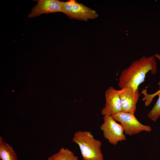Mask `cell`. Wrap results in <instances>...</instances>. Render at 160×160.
Listing matches in <instances>:
<instances>
[{
	"label": "cell",
	"mask_w": 160,
	"mask_h": 160,
	"mask_svg": "<svg viewBox=\"0 0 160 160\" xmlns=\"http://www.w3.org/2000/svg\"><path fill=\"white\" fill-rule=\"evenodd\" d=\"M154 56H143L139 60L132 62L128 68L121 72L118 85L121 89L131 88L138 90L139 86L145 81L149 71L155 74L157 71V63Z\"/></svg>",
	"instance_id": "cell-1"
},
{
	"label": "cell",
	"mask_w": 160,
	"mask_h": 160,
	"mask_svg": "<svg viewBox=\"0 0 160 160\" xmlns=\"http://www.w3.org/2000/svg\"><path fill=\"white\" fill-rule=\"evenodd\" d=\"M72 141L78 145L83 160H104L101 150L102 143L95 139L90 132H76Z\"/></svg>",
	"instance_id": "cell-2"
},
{
	"label": "cell",
	"mask_w": 160,
	"mask_h": 160,
	"mask_svg": "<svg viewBox=\"0 0 160 160\" xmlns=\"http://www.w3.org/2000/svg\"><path fill=\"white\" fill-rule=\"evenodd\" d=\"M62 12L72 19L87 21L98 16L96 11L75 0L64 2Z\"/></svg>",
	"instance_id": "cell-3"
},
{
	"label": "cell",
	"mask_w": 160,
	"mask_h": 160,
	"mask_svg": "<svg viewBox=\"0 0 160 160\" xmlns=\"http://www.w3.org/2000/svg\"><path fill=\"white\" fill-rule=\"evenodd\" d=\"M111 116L115 121L120 123L126 135L131 136L142 132H150L152 131L150 126L142 124L134 114L121 111Z\"/></svg>",
	"instance_id": "cell-4"
},
{
	"label": "cell",
	"mask_w": 160,
	"mask_h": 160,
	"mask_svg": "<svg viewBox=\"0 0 160 160\" xmlns=\"http://www.w3.org/2000/svg\"><path fill=\"white\" fill-rule=\"evenodd\" d=\"M103 122L100 127L104 137L111 144L116 145L119 142L125 140L126 137L121 125L112 117L104 116Z\"/></svg>",
	"instance_id": "cell-5"
},
{
	"label": "cell",
	"mask_w": 160,
	"mask_h": 160,
	"mask_svg": "<svg viewBox=\"0 0 160 160\" xmlns=\"http://www.w3.org/2000/svg\"><path fill=\"white\" fill-rule=\"evenodd\" d=\"M105 104L101 111L102 115L112 116L122 111L119 90L110 87L105 92Z\"/></svg>",
	"instance_id": "cell-6"
},
{
	"label": "cell",
	"mask_w": 160,
	"mask_h": 160,
	"mask_svg": "<svg viewBox=\"0 0 160 160\" xmlns=\"http://www.w3.org/2000/svg\"><path fill=\"white\" fill-rule=\"evenodd\" d=\"M122 111L134 114L140 94L138 90L126 87L119 90Z\"/></svg>",
	"instance_id": "cell-7"
},
{
	"label": "cell",
	"mask_w": 160,
	"mask_h": 160,
	"mask_svg": "<svg viewBox=\"0 0 160 160\" xmlns=\"http://www.w3.org/2000/svg\"><path fill=\"white\" fill-rule=\"evenodd\" d=\"M64 2L58 0H39L31 10L28 17L33 18L44 14L62 12Z\"/></svg>",
	"instance_id": "cell-8"
},
{
	"label": "cell",
	"mask_w": 160,
	"mask_h": 160,
	"mask_svg": "<svg viewBox=\"0 0 160 160\" xmlns=\"http://www.w3.org/2000/svg\"><path fill=\"white\" fill-rule=\"evenodd\" d=\"M142 93L144 95L142 100L145 101L144 104L145 106H148L151 103L156 96L157 95L159 96L157 101L148 115V117L149 119L156 122L160 116V89L152 94H148L144 90Z\"/></svg>",
	"instance_id": "cell-9"
},
{
	"label": "cell",
	"mask_w": 160,
	"mask_h": 160,
	"mask_svg": "<svg viewBox=\"0 0 160 160\" xmlns=\"http://www.w3.org/2000/svg\"><path fill=\"white\" fill-rule=\"evenodd\" d=\"M0 160H18L13 148L0 137Z\"/></svg>",
	"instance_id": "cell-10"
},
{
	"label": "cell",
	"mask_w": 160,
	"mask_h": 160,
	"mask_svg": "<svg viewBox=\"0 0 160 160\" xmlns=\"http://www.w3.org/2000/svg\"><path fill=\"white\" fill-rule=\"evenodd\" d=\"M48 160H79V159L74 153L67 148L63 147L49 157Z\"/></svg>",
	"instance_id": "cell-11"
},
{
	"label": "cell",
	"mask_w": 160,
	"mask_h": 160,
	"mask_svg": "<svg viewBox=\"0 0 160 160\" xmlns=\"http://www.w3.org/2000/svg\"><path fill=\"white\" fill-rule=\"evenodd\" d=\"M154 56L160 61V55L158 53H156ZM158 84L160 87V81L159 82Z\"/></svg>",
	"instance_id": "cell-12"
}]
</instances>
